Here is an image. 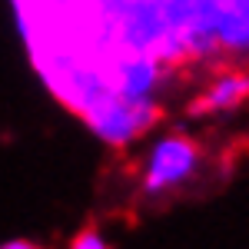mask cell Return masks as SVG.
Instances as JSON below:
<instances>
[{
	"mask_svg": "<svg viewBox=\"0 0 249 249\" xmlns=\"http://www.w3.org/2000/svg\"><path fill=\"white\" fill-rule=\"evenodd\" d=\"M70 249H113L110 246V239L100 232V226H83V230L73 232V239H70Z\"/></svg>",
	"mask_w": 249,
	"mask_h": 249,
	"instance_id": "cell-3",
	"label": "cell"
},
{
	"mask_svg": "<svg viewBox=\"0 0 249 249\" xmlns=\"http://www.w3.org/2000/svg\"><path fill=\"white\" fill-rule=\"evenodd\" d=\"M199 163H203V153H199V143L190 133L173 130V133L160 136L146 153V170L140 179V193L146 199H156V196H170V193L183 190L199 173Z\"/></svg>",
	"mask_w": 249,
	"mask_h": 249,
	"instance_id": "cell-1",
	"label": "cell"
},
{
	"mask_svg": "<svg viewBox=\"0 0 249 249\" xmlns=\"http://www.w3.org/2000/svg\"><path fill=\"white\" fill-rule=\"evenodd\" d=\"M249 103V67H223L216 70L203 90H196L186 103L190 120H213V116L236 113Z\"/></svg>",
	"mask_w": 249,
	"mask_h": 249,
	"instance_id": "cell-2",
	"label": "cell"
},
{
	"mask_svg": "<svg viewBox=\"0 0 249 249\" xmlns=\"http://www.w3.org/2000/svg\"><path fill=\"white\" fill-rule=\"evenodd\" d=\"M0 249H47V246H40L34 239H7V243H0Z\"/></svg>",
	"mask_w": 249,
	"mask_h": 249,
	"instance_id": "cell-4",
	"label": "cell"
}]
</instances>
